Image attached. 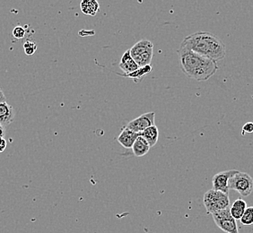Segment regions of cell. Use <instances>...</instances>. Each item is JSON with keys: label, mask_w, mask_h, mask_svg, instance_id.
Returning a JSON list of instances; mask_svg holds the SVG:
<instances>
[{"label": "cell", "mask_w": 253, "mask_h": 233, "mask_svg": "<svg viewBox=\"0 0 253 233\" xmlns=\"http://www.w3.org/2000/svg\"><path fill=\"white\" fill-rule=\"evenodd\" d=\"M180 47L190 49L215 62L224 59L226 55V47L222 39L209 32L190 34L182 40Z\"/></svg>", "instance_id": "1"}, {"label": "cell", "mask_w": 253, "mask_h": 233, "mask_svg": "<svg viewBox=\"0 0 253 233\" xmlns=\"http://www.w3.org/2000/svg\"><path fill=\"white\" fill-rule=\"evenodd\" d=\"M180 68L188 78L196 81H208L218 70L217 62L195 53L190 49L180 47L178 50Z\"/></svg>", "instance_id": "2"}, {"label": "cell", "mask_w": 253, "mask_h": 233, "mask_svg": "<svg viewBox=\"0 0 253 233\" xmlns=\"http://www.w3.org/2000/svg\"><path fill=\"white\" fill-rule=\"evenodd\" d=\"M203 203L207 213L213 214L216 212L229 208L230 198L228 194L212 189L205 193Z\"/></svg>", "instance_id": "3"}, {"label": "cell", "mask_w": 253, "mask_h": 233, "mask_svg": "<svg viewBox=\"0 0 253 233\" xmlns=\"http://www.w3.org/2000/svg\"><path fill=\"white\" fill-rule=\"evenodd\" d=\"M129 50L138 68H143L151 64L154 57V45L150 40H139Z\"/></svg>", "instance_id": "4"}, {"label": "cell", "mask_w": 253, "mask_h": 233, "mask_svg": "<svg viewBox=\"0 0 253 233\" xmlns=\"http://www.w3.org/2000/svg\"><path fill=\"white\" fill-rule=\"evenodd\" d=\"M229 190L237 191L243 196H249L253 191V179L245 172L237 171L229 180Z\"/></svg>", "instance_id": "5"}, {"label": "cell", "mask_w": 253, "mask_h": 233, "mask_svg": "<svg viewBox=\"0 0 253 233\" xmlns=\"http://www.w3.org/2000/svg\"><path fill=\"white\" fill-rule=\"evenodd\" d=\"M214 224L226 233H239L236 220L231 215L230 209H224L212 214Z\"/></svg>", "instance_id": "6"}, {"label": "cell", "mask_w": 253, "mask_h": 233, "mask_svg": "<svg viewBox=\"0 0 253 233\" xmlns=\"http://www.w3.org/2000/svg\"><path fill=\"white\" fill-rule=\"evenodd\" d=\"M155 112H147L145 114H142L141 116L136 117L126 125V128L130 129L135 133L140 134L149 126H155Z\"/></svg>", "instance_id": "7"}, {"label": "cell", "mask_w": 253, "mask_h": 233, "mask_svg": "<svg viewBox=\"0 0 253 233\" xmlns=\"http://www.w3.org/2000/svg\"><path fill=\"white\" fill-rule=\"evenodd\" d=\"M238 170H230L218 172L214 175L212 179L213 190L223 192L225 194H229V180L237 173Z\"/></svg>", "instance_id": "8"}, {"label": "cell", "mask_w": 253, "mask_h": 233, "mask_svg": "<svg viewBox=\"0 0 253 233\" xmlns=\"http://www.w3.org/2000/svg\"><path fill=\"white\" fill-rule=\"evenodd\" d=\"M15 112L14 108L6 102L0 103V125L3 126H9L14 121Z\"/></svg>", "instance_id": "9"}, {"label": "cell", "mask_w": 253, "mask_h": 233, "mask_svg": "<svg viewBox=\"0 0 253 233\" xmlns=\"http://www.w3.org/2000/svg\"><path fill=\"white\" fill-rule=\"evenodd\" d=\"M139 136V134L132 131L128 128H123L121 134L118 136V142L120 143L121 146H123L126 149H130L136 142L137 137Z\"/></svg>", "instance_id": "10"}, {"label": "cell", "mask_w": 253, "mask_h": 233, "mask_svg": "<svg viewBox=\"0 0 253 233\" xmlns=\"http://www.w3.org/2000/svg\"><path fill=\"white\" fill-rule=\"evenodd\" d=\"M119 67L126 75L133 73L134 71H136L139 68L135 62V60L132 58L129 49H127L126 51H125V53L123 54L121 62L119 64Z\"/></svg>", "instance_id": "11"}, {"label": "cell", "mask_w": 253, "mask_h": 233, "mask_svg": "<svg viewBox=\"0 0 253 233\" xmlns=\"http://www.w3.org/2000/svg\"><path fill=\"white\" fill-rule=\"evenodd\" d=\"M150 148L151 147L148 145V143L139 135L132 146V153L136 157H143L146 155V154H148Z\"/></svg>", "instance_id": "12"}, {"label": "cell", "mask_w": 253, "mask_h": 233, "mask_svg": "<svg viewBox=\"0 0 253 233\" xmlns=\"http://www.w3.org/2000/svg\"><path fill=\"white\" fill-rule=\"evenodd\" d=\"M152 72V67L151 65H148L146 67H143V68H139L136 71H134L133 73L130 74H121L120 76L123 77V78H128V79H131L132 81H134L135 83H138L141 82L142 80L144 79V78L149 75Z\"/></svg>", "instance_id": "13"}, {"label": "cell", "mask_w": 253, "mask_h": 233, "mask_svg": "<svg viewBox=\"0 0 253 233\" xmlns=\"http://www.w3.org/2000/svg\"><path fill=\"white\" fill-rule=\"evenodd\" d=\"M140 136L146 140L150 147L156 146L159 138V130L158 127L155 126H149L148 128H146V130L142 132L139 134Z\"/></svg>", "instance_id": "14"}, {"label": "cell", "mask_w": 253, "mask_h": 233, "mask_svg": "<svg viewBox=\"0 0 253 233\" xmlns=\"http://www.w3.org/2000/svg\"><path fill=\"white\" fill-rule=\"evenodd\" d=\"M80 8L84 15L94 16L100 10V5L95 0H84L80 4Z\"/></svg>", "instance_id": "15"}, {"label": "cell", "mask_w": 253, "mask_h": 233, "mask_svg": "<svg viewBox=\"0 0 253 233\" xmlns=\"http://www.w3.org/2000/svg\"><path fill=\"white\" fill-rule=\"evenodd\" d=\"M247 207L248 206H247L246 202L244 199H242V198H239V199L235 200L234 204H232V206L230 208V213H231V215L236 221L237 220H241Z\"/></svg>", "instance_id": "16"}, {"label": "cell", "mask_w": 253, "mask_h": 233, "mask_svg": "<svg viewBox=\"0 0 253 233\" xmlns=\"http://www.w3.org/2000/svg\"><path fill=\"white\" fill-rule=\"evenodd\" d=\"M241 223L246 226H250L253 224V206L247 207L244 212L243 217L241 218Z\"/></svg>", "instance_id": "17"}, {"label": "cell", "mask_w": 253, "mask_h": 233, "mask_svg": "<svg viewBox=\"0 0 253 233\" xmlns=\"http://www.w3.org/2000/svg\"><path fill=\"white\" fill-rule=\"evenodd\" d=\"M24 49H25V52L26 55L28 56H32L35 53L36 49H37V44L35 43L34 41L32 40H26L25 44H24Z\"/></svg>", "instance_id": "18"}, {"label": "cell", "mask_w": 253, "mask_h": 233, "mask_svg": "<svg viewBox=\"0 0 253 233\" xmlns=\"http://www.w3.org/2000/svg\"><path fill=\"white\" fill-rule=\"evenodd\" d=\"M13 36L15 39H23L25 36V29L22 26H16L13 30Z\"/></svg>", "instance_id": "19"}, {"label": "cell", "mask_w": 253, "mask_h": 233, "mask_svg": "<svg viewBox=\"0 0 253 233\" xmlns=\"http://www.w3.org/2000/svg\"><path fill=\"white\" fill-rule=\"evenodd\" d=\"M253 123L252 122H247L246 124H244L243 126V136L245 135V133H253Z\"/></svg>", "instance_id": "20"}, {"label": "cell", "mask_w": 253, "mask_h": 233, "mask_svg": "<svg viewBox=\"0 0 253 233\" xmlns=\"http://www.w3.org/2000/svg\"><path fill=\"white\" fill-rule=\"evenodd\" d=\"M7 143L4 137H0V153H3L5 150Z\"/></svg>", "instance_id": "21"}, {"label": "cell", "mask_w": 253, "mask_h": 233, "mask_svg": "<svg viewBox=\"0 0 253 233\" xmlns=\"http://www.w3.org/2000/svg\"><path fill=\"white\" fill-rule=\"evenodd\" d=\"M5 100L6 99H5V94H4V92L2 91V89L0 88V103L5 102Z\"/></svg>", "instance_id": "22"}, {"label": "cell", "mask_w": 253, "mask_h": 233, "mask_svg": "<svg viewBox=\"0 0 253 233\" xmlns=\"http://www.w3.org/2000/svg\"><path fill=\"white\" fill-rule=\"evenodd\" d=\"M5 134V126L0 125V137H4Z\"/></svg>", "instance_id": "23"}]
</instances>
